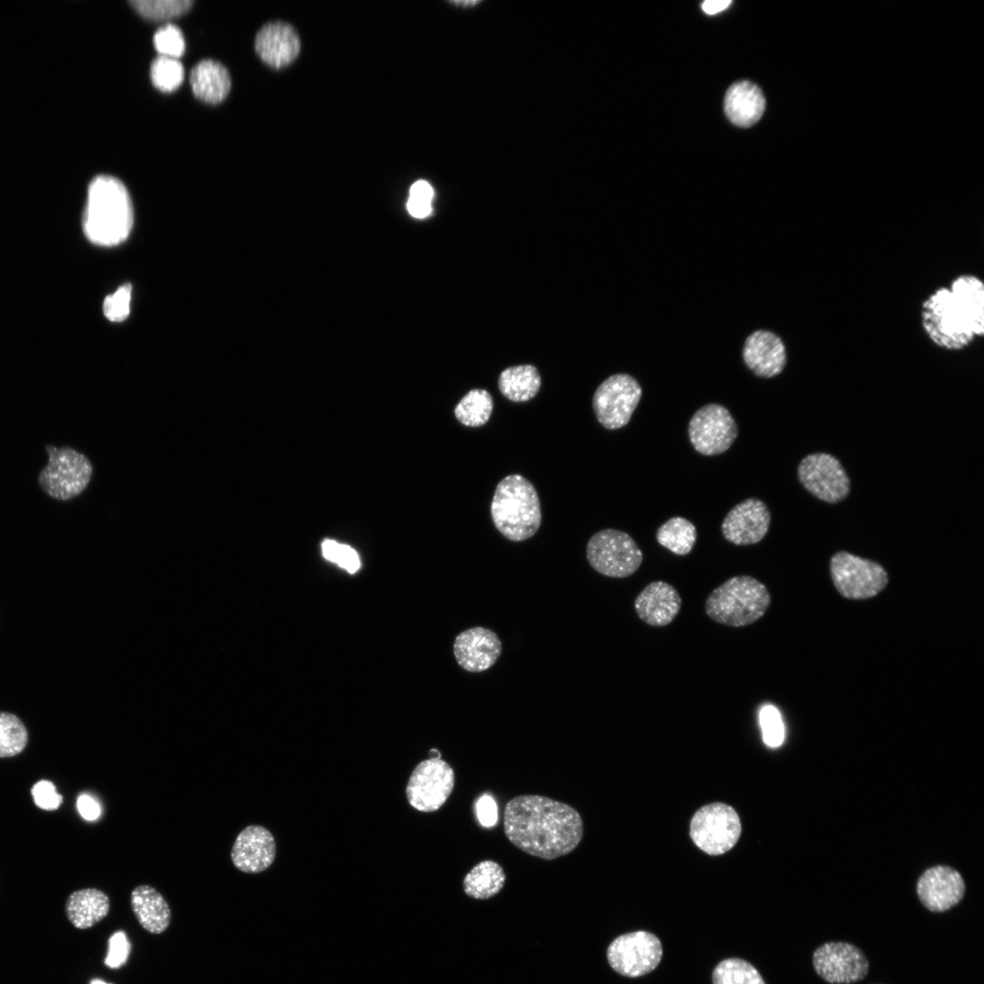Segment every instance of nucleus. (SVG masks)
<instances>
[{
	"instance_id": "obj_23",
	"label": "nucleus",
	"mask_w": 984,
	"mask_h": 984,
	"mask_svg": "<svg viewBox=\"0 0 984 984\" xmlns=\"http://www.w3.org/2000/svg\"><path fill=\"white\" fill-rule=\"evenodd\" d=\"M765 108L762 90L750 81L733 84L724 97V111L734 125L747 128L756 123Z\"/></svg>"
},
{
	"instance_id": "obj_47",
	"label": "nucleus",
	"mask_w": 984,
	"mask_h": 984,
	"mask_svg": "<svg viewBox=\"0 0 984 984\" xmlns=\"http://www.w3.org/2000/svg\"><path fill=\"white\" fill-rule=\"evenodd\" d=\"M90 984H113V983H108V982H106V981H104V980H102V979H92V980L90 981Z\"/></svg>"
},
{
	"instance_id": "obj_32",
	"label": "nucleus",
	"mask_w": 984,
	"mask_h": 984,
	"mask_svg": "<svg viewBox=\"0 0 984 984\" xmlns=\"http://www.w3.org/2000/svg\"><path fill=\"white\" fill-rule=\"evenodd\" d=\"M27 731L18 717L0 712V757L20 753L27 743Z\"/></svg>"
},
{
	"instance_id": "obj_7",
	"label": "nucleus",
	"mask_w": 984,
	"mask_h": 984,
	"mask_svg": "<svg viewBox=\"0 0 984 984\" xmlns=\"http://www.w3.org/2000/svg\"><path fill=\"white\" fill-rule=\"evenodd\" d=\"M46 450L48 463L38 476L41 488L59 500H68L82 493L93 474L87 457L67 446H46Z\"/></svg>"
},
{
	"instance_id": "obj_11",
	"label": "nucleus",
	"mask_w": 984,
	"mask_h": 984,
	"mask_svg": "<svg viewBox=\"0 0 984 984\" xmlns=\"http://www.w3.org/2000/svg\"><path fill=\"white\" fill-rule=\"evenodd\" d=\"M738 436V425L730 411L717 403L700 407L688 425V436L693 448L703 456H717L727 451Z\"/></svg>"
},
{
	"instance_id": "obj_36",
	"label": "nucleus",
	"mask_w": 984,
	"mask_h": 984,
	"mask_svg": "<svg viewBox=\"0 0 984 984\" xmlns=\"http://www.w3.org/2000/svg\"><path fill=\"white\" fill-rule=\"evenodd\" d=\"M759 720L764 743L770 747L780 746L784 738V728L778 710L771 705L764 706Z\"/></svg>"
},
{
	"instance_id": "obj_39",
	"label": "nucleus",
	"mask_w": 984,
	"mask_h": 984,
	"mask_svg": "<svg viewBox=\"0 0 984 984\" xmlns=\"http://www.w3.org/2000/svg\"><path fill=\"white\" fill-rule=\"evenodd\" d=\"M131 949V944L122 930L115 932L108 939V951L105 958V965L111 969H118L126 964Z\"/></svg>"
},
{
	"instance_id": "obj_15",
	"label": "nucleus",
	"mask_w": 984,
	"mask_h": 984,
	"mask_svg": "<svg viewBox=\"0 0 984 984\" xmlns=\"http://www.w3.org/2000/svg\"><path fill=\"white\" fill-rule=\"evenodd\" d=\"M817 975L830 984H851L864 979L869 969L865 953L856 946L842 941L826 942L813 953Z\"/></svg>"
},
{
	"instance_id": "obj_20",
	"label": "nucleus",
	"mask_w": 984,
	"mask_h": 984,
	"mask_svg": "<svg viewBox=\"0 0 984 984\" xmlns=\"http://www.w3.org/2000/svg\"><path fill=\"white\" fill-rule=\"evenodd\" d=\"M275 854L272 834L261 825H251L237 835L231 857L237 869L254 874L266 870L272 864Z\"/></svg>"
},
{
	"instance_id": "obj_13",
	"label": "nucleus",
	"mask_w": 984,
	"mask_h": 984,
	"mask_svg": "<svg viewBox=\"0 0 984 984\" xmlns=\"http://www.w3.org/2000/svg\"><path fill=\"white\" fill-rule=\"evenodd\" d=\"M455 784L452 767L442 759H427L413 770L406 786V797L416 810H438L451 794Z\"/></svg>"
},
{
	"instance_id": "obj_3",
	"label": "nucleus",
	"mask_w": 984,
	"mask_h": 984,
	"mask_svg": "<svg viewBox=\"0 0 984 984\" xmlns=\"http://www.w3.org/2000/svg\"><path fill=\"white\" fill-rule=\"evenodd\" d=\"M132 225V202L123 182L110 175L95 177L88 186L83 216L88 240L97 245L114 246L128 238Z\"/></svg>"
},
{
	"instance_id": "obj_41",
	"label": "nucleus",
	"mask_w": 984,
	"mask_h": 984,
	"mask_svg": "<svg viewBox=\"0 0 984 984\" xmlns=\"http://www.w3.org/2000/svg\"><path fill=\"white\" fill-rule=\"evenodd\" d=\"M476 813L482 826L492 827L497 822V806L489 794L479 797L476 804Z\"/></svg>"
},
{
	"instance_id": "obj_35",
	"label": "nucleus",
	"mask_w": 984,
	"mask_h": 984,
	"mask_svg": "<svg viewBox=\"0 0 984 984\" xmlns=\"http://www.w3.org/2000/svg\"><path fill=\"white\" fill-rule=\"evenodd\" d=\"M153 42L159 55L163 56L179 57L185 49V40L180 28L170 23L156 30Z\"/></svg>"
},
{
	"instance_id": "obj_30",
	"label": "nucleus",
	"mask_w": 984,
	"mask_h": 984,
	"mask_svg": "<svg viewBox=\"0 0 984 984\" xmlns=\"http://www.w3.org/2000/svg\"><path fill=\"white\" fill-rule=\"evenodd\" d=\"M494 407L489 392L475 388L467 392L454 409L456 418L462 425L478 427L487 423Z\"/></svg>"
},
{
	"instance_id": "obj_43",
	"label": "nucleus",
	"mask_w": 984,
	"mask_h": 984,
	"mask_svg": "<svg viewBox=\"0 0 984 984\" xmlns=\"http://www.w3.org/2000/svg\"><path fill=\"white\" fill-rule=\"evenodd\" d=\"M409 213L418 219L427 217L432 211L431 201L409 197L406 203Z\"/></svg>"
},
{
	"instance_id": "obj_1",
	"label": "nucleus",
	"mask_w": 984,
	"mask_h": 984,
	"mask_svg": "<svg viewBox=\"0 0 984 984\" xmlns=\"http://www.w3.org/2000/svg\"><path fill=\"white\" fill-rule=\"evenodd\" d=\"M579 813L568 804L538 794L509 800L504 810L507 838L524 853L552 860L571 853L583 837Z\"/></svg>"
},
{
	"instance_id": "obj_25",
	"label": "nucleus",
	"mask_w": 984,
	"mask_h": 984,
	"mask_svg": "<svg viewBox=\"0 0 984 984\" xmlns=\"http://www.w3.org/2000/svg\"><path fill=\"white\" fill-rule=\"evenodd\" d=\"M190 82L195 96L210 103L221 101L231 88L229 70L213 58H204L196 63L191 68Z\"/></svg>"
},
{
	"instance_id": "obj_38",
	"label": "nucleus",
	"mask_w": 984,
	"mask_h": 984,
	"mask_svg": "<svg viewBox=\"0 0 984 984\" xmlns=\"http://www.w3.org/2000/svg\"><path fill=\"white\" fill-rule=\"evenodd\" d=\"M131 285L120 286L113 294L106 297L103 302L105 316L112 322L124 321L129 314Z\"/></svg>"
},
{
	"instance_id": "obj_40",
	"label": "nucleus",
	"mask_w": 984,
	"mask_h": 984,
	"mask_svg": "<svg viewBox=\"0 0 984 984\" xmlns=\"http://www.w3.org/2000/svg\"><path fill=\"white\" fill-rule=\"evenodd\" d=\"M35 804L45 810H55L60 806L63 798L56 791L54 784L50 781L41 780L35 784L31 789Z\"/></svg>"
},
{
	"instance_id": "obj_8",
	"label": "nucleus",
	"mask_w": 984,
	"mask_h": 984,
	"mask_svg": "<svg viewBox=\"0 0 984 984\" xmlns=\"http://www.w3.org/2000/svg\"><path fill=\"white\" fill-rule=\"evenodd\" d=\"M830 573L838 592L849 600L872 598L888 582L887 573L880 564L846 551L836 552L831 558Z\"/></svg>"
},
{
	"instance_id": "obj_34",
	"label": "nucleus",
	"mask_w": 984,
	"mask_h": 984,
	"mask_svg": "<svg viewBox=\"0 0 984 984\" xmlns=\"http://www.w3.org/2000/svg\"><path fill=\"white\" fill-rule=\"evenodd\" d=\"M130 5L143 16L167 19L186 12L193 0H129Z\"/></svg>"
},
{
	"instance_id": "obj_31",
	"label": "nucleus",
	"mask_w": 984,
	"mask_h": 984,
	"mask_svg": "<svg viewBox=\"0 0 984 984\" xmlns=\"http://www.w3.org/2000/svg\"><path fill=\"white\" fill-rule=\"evenodd\" d=\"M712 978V984H765L751 963L738 958L721 961L714 968Z\"/></svg>"
},
{
	"instance_id": "obj_27",
	"label": "nucleus",
	"mask_w": 984,
	"mask_h": 984,
	"mask_svg": "<svg viewBox=\"0 0 984 984\" xmlns=\"http://www.w3.org/2000/svg\"><path fill=\"white\" fill-rule=\"evenodd\" d=\"M498 389L508 400L527 402L537 395L541 385L538 370L532 364L514 365L504 369L498 377Z\"/></svg>"
},
{
	"instance_id": "obj_17",
	"label": "nucleus",
	"mask_w": 984,
	"mask_h": 984,
	"mask_svg": "<svg viewBox=\"0 0 984 984\" xmlns=\"http://www.w3.org/2000/svg\"><path fill=\"white\" fill-rule=\"evenodd\" d=\"M453 651L462 669L468 672H482L497 662L502 652V642L492 630L477 626L456 637Z\"/></svg>"
},
{
	"instance_id": "obj_9",
	"label": "nucleus",
	"mask_w": 984,
	"mask_h": 984,
	"mask_svg": "<svg viewBox=\"0 0 984 984\" xmlns=\"http://www.w3.org/2000/svg\"><path fill=\"white\" fill-rule=\"evenodd\" d=\"M642 395L639 382L628 374H615L596 389L592 407L599 423L609 430L625 426Z\"/></svg>"
},
{
	"instance_id": "obj_14",
	"label": "nucleus",
	"mask_w": 984,
	"mask_h": 984,
	"mask_svg": "<svg viewBox=\"0 0 984 984\" xmlns=\"http://www.w3.org/2000/svg\"><path fill=\"white\" fill-rule=\"evenodd\" d=\"M802 486L814 497L826 503L845 499L850 491V479L840 461L827 453H812L797 467Z\"/></svg>"
},
{
	"instance_id": "obj_26",
	"label": "nucleus",
	"mask_w": 984,
	"mask_h": 984,
	"mask_svg": "<svg viewBox=\"0 0 984 984\" xmlns=\"http://www.w3.org/2000/svg\"><path fill=\"white\" fill-rule=\"evenodd\" d=\"M109 908V897L97 888L74 891L68 896L65 906L68 920L79 929L95 926L108 916Z\"/></svg>"
},
{
	"instance_id": "obj_46",
	"label": "nucleus",
	"mask_w": 984,
	"mask_h": 984,
	"mask_svg": "<svg viewBox=\"0 0 984 984\" xmlns=\"http://www.w3.org/2000/svg\"><path fill=\"white\" fill-rule=\"evenodd\" d=\"M429 755L431 759H440L441 757L440 752L436 749H431L429 752Z\"/></svg>"
},
{
	"instance_id": "obj_16",
	"label": "nucleus",
	"mask_w": 984,
	"mask_h": 984,
	"mask_svg": "<svg viewBox=\"0 0 984 984\" xmlns=\"http://www.w3.org/2000/svg\"><path fill=\"white\" fill-rule=\"evenodd\" d=\"M770 524L771 512L767 505L761 499L750 497L729 510L722 522L721 529L728 542L736 546H748L764 539Z\"/></svg>"
},
{
	"instance_id": "obj_37",
	"label": "nucleus",
	"mask_w": 984,
	"mask_h": 984,
	"mask_svg": "<svg viewBox=\"0 0 984 984\" xmlns=\"http://www.w3.org/2000/svg\"><path fill=\"white\" fill-rule=\"evenodd\" d=\"M322 551L326 559L337 563L349 573H354L360 567L357 553L347 545L326 539L322 544Z\"/></svg>"
},
{
	"instance_id": "obj_4",
	"label": "nucleus",
	"mask_w": 984,
	"mask_h": 984,
	"mask_svg": "<svg viewBox=\"0 0 984 984\" xmlns=\"http://www.w3.org/2000/svg\"><path fill=\"white\" fill-rule=\"evenodd\" d=\"M490 514L496 528L507 539L519 542L532 538L541 524L536 488L519 474L507 476L496 487Z\"/></svg>"
},
{
	"instance_id": "obj_18",
	"label": "nucleus",
	"mask_w": 984,
	"mask_h": 984,
	"mask_svg": "<svg viewBox=\"0 0 984 984\" xmlns=\"http://www.w3.org/2000/svg\"><path fill=\"white\" fill-rule=\"evenodd\" d=\"M966 886L961 875L952 867L937 866L926 870L917 884L922 905L932 912H944L958 904Z\"/></svg>"
},
{
	"instance_id": "obj_29",
	"label": "nucleus",
	"mask_w": 984,
	"mask_h": 984,
	"mask_svg": "<svg viewBox=\"0 0 984 984\" xmlns=\"http://www.w3.org/2000/svg\"><path fill=\"white\" fill-rule=\"evenodd\" d=\"M655 537L663 548L678 556H685L696 542L697 529L687 518L673 517L659 527Z\"/></svg>"
},
{
	"instance_id": "obj_45",
	"label": "nucleus",
	"mask_w": 984,
	"mask_h": 984,
	"mask_svg": "<svg viewBox=\"0 0 984 984\" xmlns=\"http://www.w3.org/2000/svg\"><path fill=\"white\" fill-rule=\"evenodd\" d=\"M730 4V0H708L702 3V8L708 15H715L726 9Z\"/></svg>"
},
{
	"instance_id": "obj_5",
	"label": "nucleus",
	"mask_w": 984,
	"mask_h": 984,
	"mask_svg": "<svg viewBox=\"0 0 984 984\" xmlns=\"http://www.w3.org/2000/svg\"><path fill=\"white\" fill-rule=\"evenodd\" d=\"M764 583L750 575L733 576L707 596L704 610L713 621L729 627H745L760 620L771 605Z\"/></svg>"
},
{
	"instance_id": "obj_42",
	"label": "nucleus",
	"mask_w": 984,
	"mask_h": 984,
	"mask_svg": "<svg viewBox=\"0 0 984 984\" xmlns=\"http://www.w3.org/2000/svg\"><path fill=\"white\" fill-rule=\"evenodd\" d=\"M77 809L81 816L88 821L98 818L101 814L100 805L90 795L81 794L77 802Z\"/></svg>"
},
{
	"instance_id": "obj_21",
	"label": "nucleus",
	"mask_w": 984,
	"mask_h": 984,
	"mask_svg": "<svg viewBox=\"0 0 984 984\" xmlns=\"http://www.w3.org/2000/svg\"><path fill=\"white\" fill-rule=\"evenodd\" d=\"M254 46L264 63L274 68H282L297 58L301 41L292 26L282 21H271L258 30Z\"/></svg>"
},
{
	"instance_id": "obj_22",
	"label": "nucleus",
	"mask_w": 984,
	"mask_h": 984,
	"mask_svg": "<svg viewBox=\"0 0 984 984\" xmlns=\"http://www.w3.org/2000/svg\"><path fill=\"white\" fill-rule=\"evenodd\" d=\"M682 605L678 590L662 580L646 585L634 600L639 619L651 627H664L676 618Z\"/></svg>"
},
{
	"instance_id": "obj_12",
	"label": "nucleus",
	"mask_w": 984,
	"mask_h": 984,
	"mask_svg": "<svg viewBox=\"0 0 984 984\" xmlns=\"http://www.w3.org/2000/svg\"><path fill=\"white\" fill-rule=\"evenodd\" d=\"M662 958L661 940L643 930L620 935L607 949L609 964L619 974L637 978L651 972Z\"/></svg>"
},
{
	"instance_id": "obj_2",
	"label": "nucleus",
	"mask_w": 984,
	"mask_h": 984,
	"mask_svg": "<svg viewBox=\"0 0 984 984\" xmlns=\"http://www.w3.org/2000/svg\"><path fill=\"white\" fill-rule=\"evenodd\" d=\"M921 326L938 347L960 351L984 335V282L977 275L956 276L922 302Z\"/></svg>"
},
{
	"instance_id": "obj_24",
	"label": "nucleus",
	"mask_w": 984,
	"mask_h": 984,
	"mask_svg": "<svg viewBox=\"0 0 984 984\" xmlns=\"http://www.w3.org/2000/svg\"><path fill=\"white\" fill-rule=\"evenodd\" d=\"M130 904L138 922L148 932L160 934L169 928L170 907L156 888L149 885L136 887L130 895Z\"/></svg>"
},
{
	"instance_id": "obj_6",
	"label": "nucleus",
	"mask_w": 984,
	"mask_h": 984,
	"mask_svg": "<svg viewBox=\"0 0 984 984\" xmlns=\"http://www.w3.org/2000/svg\"><path fill=\"white\" fill-rule=\"evenodd\" d=\"M586 558L598 573L609 578L623 579L638 570L643 554L628 533L606 528L590 537L586 547Z\"/></svg>"
},
{
	"instance_id": "obj_33",
	"label": "nucleus",
	"mask_w": 984,
	"mask_h": 984,
	"mask_svg": "<svg viewBox=\"0 0 984 984\" xmlns=\"http://www.w3.org/2000/svg\"><path fill=\"white\" fill-rule=\"evenodd\" d=\"M183 76V65L177 57L159 55L151 62L150 77L160 90L175 89L182 82Z\"/></svg>"
},
{
	"instance_id": "obj_19",
	"label": "nucleus",
	"mask_w": 984,
	"mask_h": 984,
	"mask_svg": "<svg viewBox=\"0 0 984 984\" xmlns=\"http://www.w3.org/2000/svg\"><path fill=\"white\" fill-rule=\"evenodd\" d=\"M743 360L756 376L773 378L787 364V350L783 339L769 330H755L749 334L743 347Z\"/></svg>"
},
{
	"instance_id": "obj_28",
	"label": "nucleus",
	"mask_w": 984,
	"mask_h": 984,
	"mask_svg": "<svg viewBox=\"0 0 984 984\" xmlns=\"http://www.w3.org/2000/svg\"><path fill=\"white\" fill-rule=\"evenodd\" d=\"M505 881L503 867L493 860H484L465 876L463 888L473 898L487 899L503 888Z\"/></svg>"
},
{
	"instance_id": "obj_10",
	"label": "nucleus",
	"mask_w": 984,
	"mask_h": 984,
	"mask_svg": "<svg viewBox=\"0 0 984 984\" xmlns=\"http://www.w3.org/2000/svg\"><path fill=\"white\" fill-rule=\"evenodd\" d=\"M690 834L702 851L721 855L736 844L741 834L740 819L731 806L722 803L710 804L695 813Z\"/></svg>"
},
{
	"instance_id": "obj_44",
	"label": "nucleus",
	"mask_w": 984,
	"mask_h": 984,
	"mask_svg": "<svg viewBox=\"0 0 984 984\" xmlns=\"http://www.w3.org/2000/svg\"><path fill=\"white\" fill-rule=\"evenodd\" d=\"M409 197L432 201L434 190L432 186L425 180H417L409 190Z\"/></svg>"
}]
</instances>
